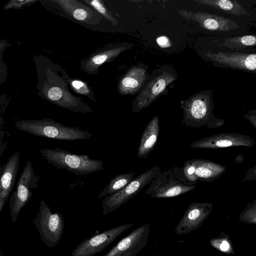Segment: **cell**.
Masks as SVG:
<instances>
[{
	"instance_id": "cell-1",
	"label": "cell",
	"mask_w": 256,
	"mask_h": 256,
	"mask_svg": "<svg viewBox=\"0 0 256 256\" xmlns=\"http://www.w3.org/2000/svg\"><path fill=\"white\" fill-rule=\"evenodd\" d=\"M213 90L200 92L180 102L184 116L182 124L188 128L205 126L215 128L224 125L225 120L216 117L213 113Z\"/></svg>"
},
{
	"instance_id": "cell-2",
	"label": "cell",
	"mask_w": 256,
	"mask_h": 256,
	"mask_svg": "<svg viewBox=\"0 0 256 256\" xmlns=\"http://www.w3.org/2000/svg\"><path fill=\"white\" fill-rule=\"evenodd\" d=\"M19 130L34 136L61 140H78L90 138L92 134L78 126H65L49 118L23 120L15 122Z\"/></svg>"
},
{
	"instance_id": "cell-3",
	"label": "cell",
	"mask_w": 256,
	"mask_h": 256,
	"mask_svg": "<svg viewBox=\"0 0 256 256\" xmlns=\"http://www.w3.org/2000/svg\"><path fill=\"white\" fill-rule=\"evenodd\" d=\"M40 153L54 166L76 176L88 174L104 168L102 160L91 158L88 154L71 153L60 148H42Z\"/></svg>"
},
{
	"instance_id": "cell-4",
	"label": "cell",
	"mask_w": 256,
	"mask_h": 256,
	"mask_svg": "<svg viewBox=\"0 0 256 256\" xmlns=\"http://www.w3.org/2000/svg\"><path fill=\"white\" fill-rule=\"evenodd\" d=\"M187 182L180 168L176 166L158 173L152 181L146 194L152 198H172L184 194L196 188Z\"/></svg>"
},
{
	"instance_id": "cell-5",
	"label": "cell",
	"mask_w": 256,
	"mask_h": 256,
	"mask_svg": "<svg viewBox=\"0 0 256 256\" xmlns=\"http://www.w3.org/2000/svg\"><path fill=\"white\" fill-rule=\"evenodd\" d=\"M33 222L42 240L50 248L60 242L64 228V220L58 212H52L44 200L40 202L39 210Z\"/></svg>"
},
{
	"instance_id": "cell-6",
	"label": "cell",
	"mask_w": 256,
	"mask_h": 256,
	"mask_svg": "<svg viewBox=\"0 0 256 256\" xmlns=\"http://www.w3.org/2000/svg\"><path fill=\"white\" fill-rule=\"evenodd\" d=\"M160 170V166H154L134 178L119 192L106 196L102 201L103 214H110L126 204L145 186L150 184Z\"/></svg>"
},
{
	"instance_id": "cell-7",
	"label": "cell",
	"mask_w": 256,
	"mask_h": 256,
	"mask_svg": "<svg viewBox=\"0 0 256 256\" xmlns=\"http://www.w3.org/2000/svg\"><path fill=\"white\" fill-rule=\"evenodd\" d=\"M40 176L36 175L30 160L27 162L17 182L15 190L10 196L11 220L16 222L20 211L32 196V190L38 187Z\"/></svg>"
},
{
	"instance_id": "cell-8",
	"label": "cell",
	"mask_w": 256,
	"mask_h": 256,
	"mask_svg": "<svg viewBox=\"0 0 256 256\" xmlns=\"http://www.w3.org/2000/svg\"><path fill=\"white\" fill-rule=\"evenodd\" d=\"M64 84L53 81L51 76H48L42 86L41 94L43 98L52 104L76 112L88 113L92 112V109L84 103L80 98L70 94L65 88Z\"/></svg>"
},
{
	"instance_id": "cell-9",
	"label": "cell",
	"mask_w": 256,
	"mask_h": 256,
	"mask_svg": "<svg viewBox=\"0 0 256 256\" xmlns=\"http://www.w3.org/2000/svg\"><path fill=\"white\" fill-rule=\"evenodd\" d=\"M184 179L192 184L212 182L226 170V166L210 160L194 158L185 161L180 168Z\"/></svg>"
},
{
	"instance_id": "cell-10",
	"label": "cell",
	"mask_w": 256,
	"mask_h": 256,
	"mask_svg": "<svg viewBox=\"0 0 256 256\" xmlns=\"http://www.w3.org/2000/svg\"><path fill=\"white\" fill-rule=\"evenodd\" d=\"M133 225L132 223L122 224L85 239L73 250L71 256H92L105 249Z\"/></svg>"
},
{
	"instance_id": "cell-11",
	"label": "cell",
	"mask_w": 256,
	"mask_h": 256,
	"mask_svg": "<svg viewBox=\"0 0 256 256\" xmlns=\"http://www.w3.org/2000/svg\"><path fill=\"white\" fill-rule=\"evenodd\" d=\"M204 55L217 67L256 74V53L207 51Z\"/></svg>"
},
{
	"instance_id": "cell-12",
	"label": "cell",
	"mask_w": 256,
	"mask_h": 256,
	"mask_svg": "<svg viewBox=\"0 0 256 256\" xmlns=\"http://www.w3.org/2000/svg\"><path fill=\"white\" fill-rule=\"evenodd\" d=\"M150 227L146 224L134 230L104 256H136L147 244Z\"/></svg>"
},
{
	"instance_id": "cell-13",
	"label": "cell",
	"mask_w": 256,
	"mask_h": 256,
	"mask_svg": "<svg viewBox=\"0 0 256 256\" xmlns=\"http://www.w3.org/2000/svg\"><path fill=\"white\" fill-rule=\"evenodd\" d=\"M256 140L250 136L238 133H220L202 138L190 144L194 148L217 149L243 146L252 148Z\"/></svg>"
},
{
	"instance_id": "cell-14",
	"label": "cell",
	"mask_w": 256,
	"mask_h": 256,
	"mask_svg": "<svg viewBox=\"0 0 256 256\" xmlns=\"http://www.w3.org/2000/svg\"><path fill=\"white\" fill-rule=\"evenodd\" d=\"M213 204L193 202L188 207L174 230L178 235L188 234L198 230L212 211Z\"/></svg>"
},
{
	"instance_id": "cell-15",
	"label": "cell",
	"mask_w": 256,
	"mask_h": 256,
	"mask_svg": "<svg viewBox=\"0 0 256 256\" xmlns=\"http://www.w3.org/2000/svg\"><path fill=\"white\" fill-rule=\"evenodd\" d=\"M175 79V76L166 72L154 78L133 101L132 112H139L150 106Z\"/></svg>"
},
{
	"instance_id": "cell-16",
	"label": "cell",
	"mask_w": 256,
	"mask_h": 256,
	"mask_svg": "<svg viewBox=\"0 0 256 256\" xmlns=\"http://www.w3.org/2000/svg\"><path fill=\"white\" fill-rule=\"evenodd\" d=\"M178 13L186 20L194 21L202 28L210 31L227 32L240 28L234 20L220 16L184 10H179Z\"/></svg>"
},
{
	"instance_id": "cell-17",
	"label": "cell",
	"mask_w": 256,
	"mask_h": 256,
	"mask_svg": "<svg viewBox=\"0 0 256 256\" xmlns=\"http://www.w3.org/2000/svg\"><path fill=\"white\" fill-rule=\"evenodd\" d=\"M20 154H12L0 168V212L2 211L14 186L20 166Z\"/></svg>"
},
{
	"instance_id": "cell-18",
	"label": "cell",
	"mask_w": 256,
	"mask_h": 256,
	"mask_svg": "<svg viewBox=\"0 0 256 256\" xmlns=\"http://www.w3.org/2000/svg\"><path fill=\"white\" fill-rule=\"evenodd\" d=\"M159 130V118L155 116L149 122L142 134L137 154L138 158H146L154 149L158 140Z\"/></svg>"
},
{
	"instance_id": "cell-19",
	"label": "cell",
	"mask_w": 256,
	"mask_h": 256,
	"mask_svg": "<svg viewBox=\"0 0 256 256\" xmlns=\"http://www.w3.org/2000/svg\"><path fill=\"white\" fill-rule=\"evenodd\" d=\"M146 73V69L140 66H134L130 70L119 82V92L122 95L135 94L145 81Z\"/></svg>"
},
{
	"instance_id": "cell-20",
	"label": "cell",
	"mask_w": 256,
	"mask_h": 256,
	"mask_svg": "<svg viewBox=\"0 0 256 256\" xmlns=\"http://www.w3.org/2000/svg\"><path fill=\"white\" fill-rule=\"evenodd\" d=\"M58 4L65 12L76 20L84 22L90 23L94 16L92 12L94 10L92 8L80 4L76 0H56L53 1Z\"/></svg>"
},
{
	"instance_id": "cell-21",
	"label": "cell",
	"mask_w": 256,
	"mask_h": 256,
	"mask_svg": "<svg viewBox=\"0 0 256 256\" xmlns=\"http://www.w3.org/2000/svg\"><path fill=\"white\" fill-rule=\"evenodd\" d=\"M125 50L126 47L121 46L96 52L84 62V69L88 73L96 72L100 66L114 59Z\"/></svg>"
},
{
	"instance_id": "cell-22",
	"label": "cell",
	"mask_w": 256,
	"mask_h": 256,
	"mask_svg": "<svg viewBox=\"0 0 256 256\" xmlns=\"http://www.w3.org/2000/svg\"><path fill=\"white\" fill-rule=\"evenodd\" d=\"M196 2L237 16L250 15L248 12L236 0H198Z\"/></svg>"
},
{
	"instance_id": "cell-23",
	"label": "cell",
	"mask_w": 256,
	"mask_h": 256,
	"mask_svg": "<svg viewBox=\"0 0 256 256\" xmlns=\"http://www.w3.org/2000/svg\"><path fill=\"white\" fill-rule=\"evenodd\" d=\"M134 172H128L116 176L100 192L98 198L113 194L124 188L134 179Z\"/></svg>"
},
{
	"instance_id": "cell-24",
	"label": "cell",
	"mask_w": 256,
	"mask_h": 256,
	"mask_svg": "<svg viewBox=\"0 0 256 256\" xmlns=\"http://www.w3.org/2000/svg\"><path fill=\"white\" fill-rule=\"evenodd\" d=\"M220 46L232 50L256 46V36L246 35L226 38L222 41Z\"/></svg>"
},
{
	"instance_id": "cell-25",
	"label": "cell",
	"mask_w": 256,
	"mask_h": 256,
	"mask_svg": "<svg viewBox=\"0 0 256 256\" xmlns=\"http://www.w3.org/2000/svg\"><path fill=\"white\" fill-rule=\"evenodd\" d=\"M210 245L218 251L226 254H234V248L229 236L222 232L220 236L210 240Z\"/></svg>"
},
{
	"instance_id": "cell-26",
	"label": "cell",
	"mask_w": 256,
	"mask_h": 256,
	"mask_svg": "<svg viewBox=\"0 0 256 256\" xmlns=\"http://www.w3.org/2000/svg\"><path fill=\"white\" fill-rule=\"evenodd\" d=\"M239 220L248 224H256V198L240 213Z\"/></svg>"
},
{
	"instance_id": "cell-27",
	"label": "cell",
	"mask_w": 256,
	"mask_h": 256,
	"mask_svg": "<svg viewBox=\"0 0 256 256\" xmlns=\"http://www.w3.org/2000/svg\"><path fill=\"white\" fill-rule=\"evenodd\" d=\"M84 2L88 4L94 8V9L96 10L97 12H98L102 16H104L106 20L110 22L113 24L116 25L118 24L116 20L109 14L108 10L104 6L102 1L92 0H84Z\"/></svg>"
},
{
	"instance_id": "cell-28",
	"label": "cell",
	"mask_w": 256,
	"mask_h": 256,
	"mask_svg": "<svg viewBox=\"0 0 256 256\" xmlns=\"http://www.w3.org/2000/svg\"><path fill=\"white\" fill-rule=\"evenodd\" d=\"M69 84L76 92L88 96L91 100H95L94 95L91 94L88 86L84 82L79 80H70Z\"/></svg>"
},
{
	"instance_id": "cell-29",
	"label": "cell",
	"mask_w": 256,
	"mask_h": 256,
	"mask_svg": "<svg viewBox=\"0 0 256 256\" xmlns=\"http://www.w3.org/2000/svg\"><path fill=\"white\" fill-rule=\"evenodd\" d=\"M242 182H246L256 180V165L246 170L244 172Z\"/></svg>"
},
{
	"instance_id": "cell-30",
	"label": "cell",
	"mask_w": 256,
	"mask_h": 256,
	"mask_svg": "<svg viewBox=\"0 0 256 256\" xmlns=\"http://www.w3.org/2000/svg\"><path fill=\"white\" fill-rule=\"evenodd\" d=\"M156 42L162 48H166L170 46L169 39L165 36H160L156 38Z\"/></svg>"
},
{
	"instance_id": "cell-31",
	"label": "cell",
	"mask_w": 256,
	"mask_h": 256,
	"mask_svg": "<svg viewBox=\"0 0 256 256\" xmlns=\"http://www.w3.org/2000/svg\"><path fill=\"white\" fill-rule=\"evenodd\" d=\"M244 117L249 122L252 126L256 131V114H246Z\"/></svg>"
},
{
	"instance_id": "cell-32",
	"label": "cell",
	"mask_w": 256,
	"mask_h": 256,
	"mask_svg": "<svg viewBox=\"0 0 256 256\" xmlns=\"http://www.w3.org/2000/svg\"><path fill=\"white\" fill-rule=\"evenodd\" d=\"M248 114H256V109L249 110Z\"/></svg>"
},
{
	"instance_id": "cell-33",
	"label": "cell",
	"mask_w": 256,
	"mask_h": 256,
	"mask_svg": "<svg viewBox=\"0 0 256 256\" xmlns=\"http://www.w3.org/2000/svg\"><path fill=\"white\" fill-rule=\"evenodd\" d=\"M156 256H158V254H156Z\"/></svg>"
},
{
	"instance_id": "cell-34",
	"label": "cell",
	"mask_w": 256,
	"mask_h": 256,
	"mask_svg": "<svg viewBox=\"0 0 256 256\" xmlns=\"http://www.w3.org/2000/svg\"><path fill=\"white\" fill-rule=\"evenodd\" d=\"M254 256H256V254Z\"/></svg>"
}]
</instances>
